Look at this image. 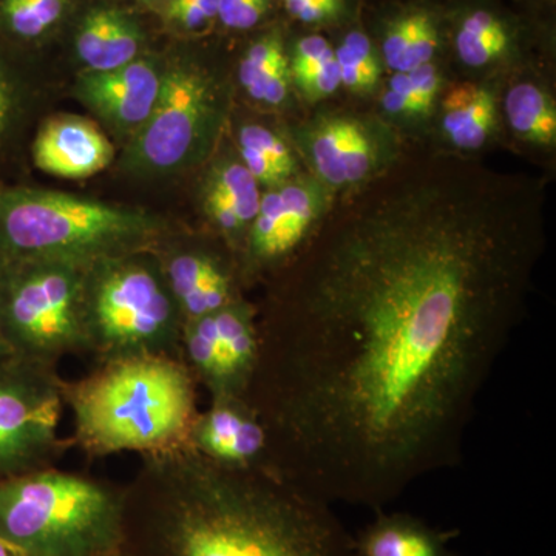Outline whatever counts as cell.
<instances>
[{"label": "cell", "mask_w": 556, "mask_h": 556, "mask_svg": "<svg viewBox=\"0 0 556 556\" xmlns=\"http://www.w3.org/2000/svg\"><path fill=\"white\" fill-rule=\"evenodd\" d=\"M351 208L273 277L247 399L277 475L379 511L463 460L546 237L535 182L459 164Z\"/></svg>", "instance_id": "cell-1"}, {"label": "cell", "mask_w": 556, "mask_h": 556, "mask_svg": "<svg viewBox=\"0 0 556 556\" xmlns=\"http://www.w3.org/2000/svg\"><path fill=\"white\" fill-rule=\"evenodd\" d=\"M123 556H354V538L280 475L179 448L141 456L126 484Z\"/></svg>", "instance_id": "cell-2"}, {"label": "cell", "mask_w": 556, "mask_h": 556, "mask_svg": "<svg viewBox=\"0 0 556 556\" xmlns=\"http://www.w3.org/2000/svg\"><path fill=\"white\" fill-rule=\"evenodd\" d=\"M195 379L172 356H131L93 364L86 376L64 380L73 448L89 459L118 453L159 455L188 447L200 413Z\"/></svg>", "instance_id": "cell-3"}, {"label": "cell", "mask_w": 556, "mask_h": 556, "mask_svg": "<svg viewBox=\"0 0 556 556\" xmlns=\"http://www.w3.org/2000/svg\"><path fill=\"white\" fill-rule=\"evenodd\" d=\"M174 233L139 208L60 190L0 188V257L90 268L102 260L153 252Z\"/></svg>", "instance_id": "cell-4"}, {"label": "cell", "mask_w": 556, "mask_h": 556, "mask_svg": "<svg viewBox=\"0 0 556 556\" xmlns=\"http://www.w3.org/2000/svg\"><path fill=\"white\" fill-rule=\"evenodd\" d=\"M126 484L43 468L0 481V538L24 556H121Z\"/></svg>", "instance_id": "cell-5"}, {"label": "cell", "mask_w": 556, "mask_h": 556, "mask_svg": "<svg viewBox=\"0 0 556 556\" xmlns=\"http://www.w3.org/2000/svg\"><path fill=\"white\" fill-rule=\"evenodd\" d=\"M84 328L91 364L181 358V313L153 252L102 260L86 270Z\"/></svg>", "instance_id": "cell-6"}, {"label": "cell", "mask_w": 556, "mask_h": 556, "mask_svg": "<svg viewBox=\"0 0 556 556\" xmlns=\"http://www.w3.org/2000/svg\"><path fill=\"white\" fill-rule=\"evenodd\" d=\"M228 87L199 62L164 67L159 101L127 142L123 164L138 177H169L211 155L228 115Z\"/></svg>", "instance_id": "cell-7"}, {"label": "cell", "mask_w": 556, "mask_h": 556, "mask_svg": "<svg viewBox=\"0 0 556 556\" xmlns=\"http://www.w3.org/2000/svg\"><path fill=\"white\" fill-rule=\"evenodd\" d=\"M80 266L7 262L0 278V338L16 356L58 367L62 357L86 356Z\"/></svg>", "instance_id": "cell-8"}, {"label": "cell", "mask_w": 556, "mask_h": 556, "mask_svg": "<svg viewBox=\"0 0 556 556\" xmlns=\"http://www.w3.org/2000/svg\"><path fill=\"white\" fill-rule=\"evenodd\" d=\"M62 386L54 365L16 354L0 361V481L58 467L73 448L60 434Z\"/></svg>", "instance_id": "cell-9"}, {"label": "cell", "mask_w": 556, "mask_h": 556, "mask_svg": "<svg viewBox=\"0 0 556 556\" xmlns=\"http://www.w3.org/2000/svg\"><path fill=\"white\" fill-rule=\"evenodd\" d=\"M329 190L314 175H295L262 193L239 252L244 285L276 276L309 243L328 212Z\"/></svg>", "instance_id": "cell-10"}, {"label": "cell", "mask_w": 556, "mask_h": 556, "mask_svg": "<svg viewBox=\"0 0 556 556\" xmlns=\"http://www.w3.org/2000/svg\"><path fill=\"white\" fill-rule=\"evenodd\" d=\"M257 306L241 299L182 325L181 361L211 399L244 397L258 362Z\"/></svg>", "instance_id": "cell-11"}, {"label": "cell", "mask_w": 556, "mask_h": 556, "mask_svg": "<svg viewBox=\"0 0 556 556\" xmlns=\"http://www.w3.org/2000/svg\"><path fill=\"white\" fill-rule=\"evenodd\" d=\"M294 139L314 177L328 189L368 181L394 156L391 131L364 116H317L295 130Z\"/></svg>", "instance_id": "cell-12"}, {"label": "cell", "mask_w": 556, "mask_h": 556, "mask_svg": "<svg viewBox=\"0 0 556 556\" xmlns=\"http://www.w3.org/2000/svg\"><path fill=\"white\" fill-rule=\"evenodd\" d=\"M177 233L153 251L182 325L218 313L243 298L239 258L207 241L178 240Z\"/></svg>", "instance_id": "cell-13"}, {"label": "cell", "mask_w": 556, "mask_h": 556, "mask_svg": "<svg viewBox=\"0 0 556 556\" xmlns=\"http://www.w3.org/2000/svg\"><path fill=\"white\" fill-rule=\"evenodd\" d=\"M159 62L138 58L110 72H84L76 100L119 137L131 138L150 118L163 83Z\"/></svg>", "instance_id": "cell-14"}, {"label": "cell", "mask_w": 556, "mask_h": 556, "mask_svg": "<svg viewBox=\"0 0 556 556\" xmlns=\"http://www.w3.org/2000/svg\"><path fill=\"white\" fill-rule=\"evenodd\" d=\"M186 448L219 466L274 471L268 431L244 397L211 399L197 415Z\"/></svg>", "instance_id": "cell-15"}, {"label": "cell", "mask_w": 556, "mask_h": 556, "mask_svg": "<svg viewBox=\"0 0 556 556\" xmlns=\"http://www.w3.org/2000/svg\"><path fill=\"white\" fill-rule=\"evenodd\" d=\"M115 156L112 142L91 121L56 116L40 127L33 142L36 167L53 177L80 179L108 169Z\"/></svg>", "instance_id": "cell-16"}, {"label": "cell", "mask_w": 556, "mask_h": 556, "mask_svg": "<svg viewBox=\"0 0 556 556\" xmlns=\"http://www.w3.org/2000/svg\"><path fill=\"white\" fill-rule=\"evenodd\" d=\"M201 200L204 215L219 240L239 258L262 201L258 182L239 156H223L208 169Z\"/></svg>", "instance_id": "cell-17"}, {"label": "cell", "mask_w": 556, "mask_h": 556, "mask_svg": "<svg viewBox=\"0 0 556 556\" xmlns=\"http://www.w3.org/2000/svg\"><path fill=\"white\" fill-rule=\"evenodd\" d=\"M445 42V17L437 7L413 2L383 17L378 50L393 73L409 72L438 60Z\"/></svg>", "instance_id": "cell-18"}, {"label": "cell", "mask_w": 556, "mask_h": 556, "mask_svg": "<svg viewBox=\"0 0 556 556\" xmlns=\"http://www.w3.org/2000/svg\"><path fill=\"white\" fill-rule=\"evenodd\" d=\"M519 40L518 21L489 3H468L453 17V49L468 68H489L507 61L518 53Z\"/></svg>", "instance_id": "cell-19"}, {"label": "cell", "mask_w": 556, "mask_h": 556, "mask_svg": "<svg viewBox=\"0 0 556 556\" xmlns=\"http://www.w3.org/2000/svg\"><path fill=\"white\" fill-rule=\"evenodd\" d=\"M144 43L138 22L115 7H98L80 21L76 31V56L86 72H110L135 60Z\"/></svg>", "instance_id": "cell-20"}, {"label": "cell", "mask_w": 556, "mask_h": 556, "mask_svg": "<svg viewBox=\"0 0 556 556\" xmlns=\"http://www.w3.org/2000/svg\"><path fill=\"white\" fill-rule=\"evenodd\" d=\"M354 538V556H453L456 532L437 529L405 511H376Z\"/></svg>", "instance_id": "cell-21"}, {"label": "cell", "mask_w": 556, "mask_h": 556, "mask_svg": "<svg viewBox=\"0 0 556 556\" xmlns=\"http://www.w3.org/2000/svg\"><path fill=\"white\" fill-rule=\"evenodd\" d=\"M239 80L254 101L270 108L287 101L292 79L289 49L280 28H270L252 40L240 61Z\"/></svg>", "instance_id": "cell-22"}, {"label": "cell", "mask_w": 556, "mask_h": 556, "mask_svg": "<svg viewBox=\"0 0 556 556\" xmlns=\"http://www.w3.org/2000/svg\"><path fill=\"white\" fill-rule=\"evenodd\" d=\"M495 97L484 87L460 84L453 87L442 100V127L457 149H481L495 129Z\"/></svg>", "instance_id": "cell-23"}, {"label": "cell", "mask_w": 556, "mask_h": 556, "mask_svg": "<svg viewBox=\"0 0 556 556\" xmlns=\"http://www.w3.org/2000/svg\"><path fill=\"white\" fill-rule=\"evenodd\" d=\"M292 84L311 102L325 100L342 86L334 46L318 33L302 36L289 49Z\"/></svg>", "instance_id": "cell-24"}, {"label": "cell", "mask_w": 556, "mask_h": 556, "mask_svg": "<svg viewBox=\"0 0 556 556\" xmlns=\"http://www.w3.org/2000/svg\"><path fill=\"white\" fill-rule=\"evenodd\" d=\"M239 159L258 186L266 189L299 175L298 160L288 142L258 124H248L239 130Z\"/></svg>", "instance_id": "cell-25"}, {"label": "cell", "mask_w": 556, "mask_h": 556, "mask_svg": "<svg viewBox=\"0 0 556 556\" xmlns=\"http://www.w3.org/2000/svg\"><path fill=\"white\" fill-rule=\"evenodd\" d=\"M442 83L437 61L409 72L393 73L382 94L383 110L396 118L427 119L437 105Z\"/></svg>", "instance_id": "cell-26"}, {"label": "cell", "mask_w": 556, "mask_h": 556, "mask_svg": "<svg viewBox=\"0 0 556 556\" xmlns=\"http://www.w3.org/2000/svg\"><path fill=\"white\" fill-rule=\"evenodd\" d=\"M506 115L515 134L536 146L555 144L556 109L554 100L535 84L511 87L506 97Z\"/></svg>", "instance_id": "cell-27"}, {"label": "cell", "mask_w": 556, "mask_h": 556, "mask_svg": "<svg viewBox=\"0 0 556 556\" xmlns=\"http://www.w3.org/2000/svg\"><path fill=\"white\" fill-rule=\"evenodd\" d=\"M340 70V83L353 93H369L378 86L383 62L378 46L361 28H348L334 47Z\"/></svg>", "instance_id": "cell-28"}, {"label": "cell", "mask_w": 556, "mask_h": 556, "mask_svg": "<svg viewBox=\"0 0 556 556\" xmlns=\"http://www.w3.org/2000/svg\"><path fill=\"white\" fill-rule=\"evenodd\" d=\"M70 0H0L3 27L24 40L42 38L67 14Z\"/></svg>", "instance_id": "cell-29"}, {"label": "cell", "mask_w": 556, "mask_h": 556, "mask_svg": "<svg viewBox=\"0 0 556 556\" xmlns=\"http://www.w3.org/2000/svg\"><path fill=\"white\" fill-rule=\"evenodd\" d=\"M27 110V89L17 73L0 58V149L20 129Z\"/></svg>", "instance_id": "cell-30"}, {"label": "cell", "mask_w": 556, "mask_h": 556, "mask_svg": "<svg viewBox=\"0 0 556 556\" xmlns=\"http://www.w3.org/2000/svg\"><path fill=\"white\" fill-rule=\"evenodd\" d=\"M164 21L169 27L185 35H201L217 22L218 0H169Z\"/></svg>", "instance_id": "cell-31"}, {"label": "cell", "mask_w": 556, "mask_h": 556, "mask_svg": "<svg viewBox=\"0 0 556 556\" xmlns=\"http://www.w3.org/2000/svg\"><path fill=\"white\" fill-rule=\"evenodd\" d=\"M274 0H218L217 22L232 31L258 27L273 10Z\"/></svg>", "instance_id": "cell-32"}, {"label": "cell", "mask_w": 556, "mask_h": 556, "mask_svg": "<svg viewBox=\"0 0 556 556\" xmlns=\"http://www.w3.org/2000/svg\"><path fill=\"white\" fill-rule=\"evenodd\" d=\"M0 556H24L21 552H17L16 548L11 546V544L7 543L5 540L0 538Z\"/></svg>", "instance_id": "cell-33"}, {"label": "cell", "mask_w": 556, "mask_h": 556, "mask_svg": "<svg viewBox=\"0 0 556 556\" xmlns=\"http://www.w3.org/2000/svg\"><path fill=\"white\" fill-rule=\"evenodd\" d=\"M10 356H13V351H11V348L7 345L5 340L0 338V361Z\"/></svg>", "instance_id": "cell-34"}, {"label": "cell", "mask_w": 556, "mask_h": 556, "mask_svg": "<svg viewBox=\"0 0 556 556\" xmlns=\"http://www.w3.org/2000/svg\"><path fill=\"white\" fill-rule=\"evenodd\" d=\"M142 2L148 3V5L152 7H166V3L169 2V0H142Z\"/></svg>", "instance_id": "cell-35"}, {"label": "cell", "mask_w": 556, "mask_h": 556, "mask_svg": "<svg viewBox=\"0 0 556 556\" xmlns=\"http://www.w3.org/2000/svg\"><path fill=\"white\" fill-rule=\"evenodd\" d=\"M7 262L0 257V278H2L3 269H5Z\"/></svg>", "instance_id": "cell-36"}, {"label": "cell", "mask_w": 556, "mask_h": 556, "mask_svg": "<svg viewBox=\"0 0 556 556\" xmlns=\"http://www.w3.org/2000/svg\"><path fill=\"white\" fill-rule=\"evenodd\" d=\"M121 556H123V555H121Z\"/></svg>", "instance_id": "cell-37"}]
</instances>
